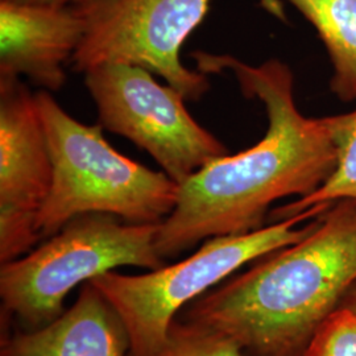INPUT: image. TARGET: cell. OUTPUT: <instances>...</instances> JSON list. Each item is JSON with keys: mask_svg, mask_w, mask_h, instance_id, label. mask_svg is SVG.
Segmentation results:
<instances>
[{"mask_svg": "<svg viewBox=\"0 0 356 356\" xmlns=\"http://www.w3.org/2000/svg\"><path fill=\"white\" fill-rule=\"evenodd\" d=\"M127 331L92 282L51 323L3 338L0 356H128Z\"/></svg>", "mask_w": 356, "mask_h": 356, "instance_id": "30bf717a", "label": "cell"}, {"mask_svg": "<svg viewBox=\"0 0 356 356\" xmlns=\"http://www.w3.org/2000/svg\"><path fill=\"white\" fill-rule=\"evenodd\" d=\"M316 28L330 56V89L342 102L356 101V0H289Z\"/></svg>", "mask_w": 356, "mask_h": 356, "instance_id": "8fae6325", "label": "cell"}, {"mask_svg": "<svg viewBox=\"0 0 356 356\" xmlns=\"http://www.w3.org/2000/svg\"><path fill=\"white\" fill-rule=\"evenodd\" d=\"M149 70L128 64L98 65L85 73L99 124L149 153L178 185L227 147L204 129L185 106V97L160 85Z\"/></svg>", "mask_w": 356, "mask_h": 356, "instance_id": "52a82bcc", "label": "cell"}, {"mask_svg": "<svg viewBox=\"0 0 356 356\" xmlns=\"http://www.w3.org/2000/svg\"><path fill=\"white\" fill-rule=\"evenodd\" d=\"M15 3H26V4H45V6H60V7H74L85 3L86 0H8Z\"/></svg>", "mask_w": 356, "mask_h": 356, "instance_id": "9a60e30c", "label": "cell"}, {"mask_svg": "<svg viewBox=\"0 0 356 356\" xmlns=\"http://www.w3.org/2000/svg\"><path fill=\"white\" fill-rule=\"evenodd\" d=\"M356 282V201L341 200L301 241L211 289L179 318L219 331L251 356H304Z\"/></svg>", "mask_w": 356, "mask_h": 356, "instance_id": "7a4b0ae2", "label": "cell"}, {"mask_svg": "<svg viewBox=\"0 0 356 356\" xmlns=\"http://www.w3.org/2000/svg\"><path fill=\"white\" fill-rule=\"evenodd\" d=\"M322 122L335 147V169L317 191L273 210L270 214L273 222L297 216L316 204H334L341 200L356 201V110L322 118Z\"/></svg>", "mask_w": 356, "mask_h": 356, "instance_id": "7c38bea8", "label": "cell"}, {"mask_svg": "<svg viewBox=\"0 0 356 356\" xmlns=\"http://www.w3.org/2000/svg\"><path fill=\"white\" fill-rule=\"evenodd\" d=\"M36 102L51 149V191L38 216L41 238L85 214H108L129 223L160 225L177 204L179 185L115 151L101 124L78 122L45 90Z\"/></svg>", "mask_w": 356, "mask_h": 356, "instance_id": "3957f363", "label": "cell"}, {"mask_svg": "<svg viewBox=\"0 0 356 356\" xmlns=\"http://www.w3.org/2000/svg\"><path fill=\"white\" fill-rule=\"evenodd\" d=\"M159 226L108 214L76 216L38 248L1 264L3 307L33 330L64 313L65 298L78 285L118 268L165 266L156 250Z\"/></svg>", "mask_w": 356, "mask_h": 356, "instance_id": "5b68a950", "label": "cell"}, {"mask_svg": "<svg viewBox=\"0 0 356 356\" xmlns=\"http://www.w3.org/2000/svg\"><path fill=\"white\" fill-rule=\"evenodd\" d=\"M341 305L346 306V307L351 309L353 312L356 313V282L354 284V286L344 296L343 301H342Z\"/></svg>", "mask_w": 356, "mask_h": 356, "instance_id": "2e32d148", "label": "cell"}, {"mask_svg": "<svg viewBox=\"0 0 356 356\" xmlns=\"http://www.w3.org/2000/svg\"><path fill=\"white\" fill-rule=\"evenodd\" d=\"M53 163L36 94L20 78H0V261L31 252Z\"/></svg>", "mask_w": 356, "mask_h": 356, "instance_id": "ba28073f", "label": "cell"}, {"mask_svg": "<svg viewBox=\"0 0 356 356\" xmlns=\"http://www.w3.org/2000/svg\"><path fill=\"white\" fill-rule=\"evenodd\" d=\"M331 204H316L252 232L206 239L186 259L154 270L139 275L111 270L95 277L92 285L126 327L128 356L152 355L185 307L248 263L301 241Z\"/></svg>", "mask_w": 356, "mask_h": 356, "instance_id": "277c9868", "label": "cell"}, {"mask_svg": "<svg viewBox=\"0 0 356 356\" xmlns=\"http://www.w3.org/2000/svg\"><path fill=\"white\" fill-rule=\"evenodd\" d=\"M149 356H247L242 346L204 325L175 319L164 344Z\"/></svg>", "mask_w": 356, "mask_h": 356, "instance_id": "4fadbf2b", "label": "cell"}, {"mask_svg": "<svg viewBox=\"0 0 356 356\" xmlns=\"http://www.w3.org/2000/svg\"><path fill=\"white\" fill-rule=\"evenodd\" d=\"M210 0H86L74 6L85 35L72 64L79 73L98 65L140 66L163 76L186 101H200L207 74L181 63V48L202 23Z\"/></svg>", "mask_w": 356, "mask_h": 356, "instance_id": "8992f818", "label": "cell"}, {"mask_svg": "<svg viewBox=\"0 0 356 356\" xmlns=\"http://www.w3.org/2000/svg\"><path fill=\"white\" fill-rule=\"evenodd\" d=\"M83 35L76 7L0 0V78L26 76L45 91L63 89L65 65Z\"/></svg>", "mask_w": 356, "mask_h": 356, "instance_id": "9c48e42d", "label": "cell"}, {"mask_svg": "<svg viewBox=\"0 0 356 356\" xmlns=\"http://www.w3.org/2000/svg\"><path fill=\"white\" fill-rule=\"evenodd\" d=\"M193 56L204 74L229 70L247 98L266 106L268 128L254 147L218 157L179 185L177 204L156 236L164 260L214 236L261 229L272 204L312 194L337 164L322 118H307L297 107L288 65L270 58L254 66L204 51Z\"/></svg>", "mask_w": 356, "mask_h": 356, "instance_id": "6da1fadb", "label": "cell"}, {"mask_svg": "<svg viewBox=\"0 0 356 356\" xmlns=\"http://www.w3.org/2000/svg\"><path fill=\"white\" fill-rule=\"evenodd\" d=\"M304 356H356V313L341 305L314 331Z\"/></svg>", "mask_w": 356, "mask_h": 356, "instance_id": "5bb4252c", "label": "cell"}]
</instances>
